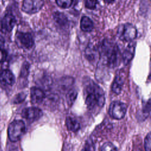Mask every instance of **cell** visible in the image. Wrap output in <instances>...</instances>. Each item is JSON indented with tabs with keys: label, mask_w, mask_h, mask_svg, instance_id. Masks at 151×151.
<instances>
[{
	"label": "cell",
	"mask_w": 151,
	"mask_h": 151,
	"mask_svg": "<svg viewBox=\"0 0 151 151\" xmlns=\"http://www.w3.org/2000/svg\"><path fill=\"white\" fill-rule=\"evenodd\" d=\"M84 93L86 104L88 109L93 110L96 107H102L104 106L105 103L104 91L93 81L89 82L86 86Z\"/></svg>",
	"instance_id": "obj_1"
},
{
	"label": "cell",
	"mask_w": 151,
	"mask_h": 151,
	"mask_svg": "<svg viewBox=\"0 0 151 151\" xmlns=\"http://www.w3.org/2000/svg\"><path fill=\"white\" fill-rule=\"evenodd\" d=\"M100 51L101 57L109 67L114 68L118 64L119 50L114 42L107 39L103 40Z\"/></svg>",
	"instance_id": "obj_2"
},
{
	"label": "cell",
	"mask_w": 151,
	"mask_h": 151,
	"mask_svg": "<svg viewBox=\"0 0 151 151\" xmlns=\"http://www.w3.org/2000/svg\"><path fill=\"white\" fill-rule=\"evenodd\" d=\"M25 125L21 120H15L12 122L8 129V136L11 142L19 140L25 132Z\"/></svg>",
	"instance_id": "obj_3"
},
{
	"label": "cell",
	"mask_w": 151,
	"mask_h": 151,
	"mask_svg": "<svg viewBox=\"0 0 151 151\" xmlns=\"http://www.w3.org/2000/svg\"><path fill=\"white\" fill-rule=\"evenodd\" d=\"M117 35L122 41L131 42L137 37V29L132 24L126 23L119 27Z\"/></svg>",
	"instance_id": "obj_4"
},
{
	"label": "cell",
	"mask_w": 151,
	"mask_h": 151,
	"mask_svg": "<svg viewBox=\"0 0 151 151\" xmlns=\"http://www.w3.org/2000/svg\"><path fill=\"white\" fill-rule=\"evenodd\" d=\"M127 111V106L125 103L119 101L112 102L109 109L110 116L116 120L123 119Z\"/></svg>",
	"instance_id": "obj_5"
},
{
	"label": "cell",
	"mask_w": 151,
	"mask_h": 151,
	"mask_svg": "<svg viewBox=\"0 0 151 151\" xmlns=\"http://www.w3.org/2000/svg\"><path fill=\"white\" fill-rule=\"evenodd\" d=\"M44 3V0H24L21 9L27 14H33L40 11Z\"/></svg>",
	"instance_id": "obj_6"
},
{
	"label": "cell",
	"mask_w": 151,
	"mask_h": 151,
	"mask_svg": "<svg viewBox=\"0 0 151 151\" xmlns=\"http://www.w3.org/2000/svg\"><path fill=\"white\" fill-rule=\"evenodd\" d=\"M17 44L21 47L29 49L34 44V40L31 34L29 32H17L15 35Z\"/></svg>",
	"instance_id": "obj_7"
},
{
	"label": "cell",
	"mask_w": 151,
	"mask_h": 151,
	"mask_svg": "<svg viewBox=\"0 0 151 151\" xmlns=\"http://www.w3.org/2000/svg\"><path fill=\"white\" fill-rule=\"evenodd\" d=\"M21 115L27 120L36 121L42 116V111L38 107H30L23 109Z\"/></svg>",
	"instance_id": "obj_8"
},
{
	"label": "cell",
	"mask_w": 151,
	"mask_h": 151,
	"mask_svg": "<svg viewBox=\"0 0 151 151\" xmlns=\"http://www.w3.org/2000/svg\"><path fill=\"white\" fill-rule=\"evenodd\" d=\"M16 23L15 17L11 14H6L1 19L0 23V28L4 32H11L14 27Z\"/></svg>",
	"instance_id": "obj_9"
},
{
	"label": "cell",
	"mask_w": 151,
	"mask_h": 151,
	"mask_svg": "<svg viewBox=\"0 0 151 151\" xmlns=\"http://www.w3.org/2000/svg\"><path fill=\"white\" fill-rule=\"evenodd\" d=\"M30 96H31V101L32 103L37 104L41 103L45 97V94L42 89L32 87L30 90Z\"/></svg>",
	"instance_id": "obj_10"
},
{
	"label": "cell",
	"mask_w": 151,
	"mask_h": 151,
	"mask_svg": "<svg viewBox=\"0 0 151 151\" xmlns=\"http://www.w3.org/2000/svg\"><path fill=\"white\" fill-rule=\"evenodd\" d=\"M135 47H136V44L131 41L130 43L126 48L124 52H123L122 60H123V63L125 65L128 64L133 58L134 52H135Z\"/></svg>",
	"instance_id": "obj_11"
},
{
	"label": "cell",
	"mask_w": 151,
	"mask_h": 151,
	"mask_svg": "<svg viewBox=\"0 0 151 151\" xmlns=\"http://www.w3.org/2000/svg\"><path fill=\"white\" fill-rule=\"evenodd\" d=\"M14 81V76L9 70L5 69L0 72V82L2 84L11 86Z\"/></svg>",
	"instance_id": "obj_12"
},
{
	"label": "cell",
	"mask_w": 151,
	"mask_h": 151,
	"mask_svg": "<svg viewBox=\"0 0 151 151\" xmlns=\"http://www.w3.org/2000/svg\"><path fill=\"white\" fill-rule=\"evenodd\" d=\"M94 28L93 21L87 16H83L80 21V28L84 32H90Z\"/></svg>",
	"instance_id": "obj_13"
},
{
	"label": "cell",
	"mask_w": 151,
	"mask_h": 151,
	"mask_svg": "<svg viewBox=\"0 0 151 151\" xmlns=\"http://www.w3.org/2000/svg\"><path fill=\"white\" fill-rule=\"evenodd\" d=\"M123 83L124 81L122 77L119 75H117L115 77L111 85L112 91L116 94H120L122 90Z\"/></svg>",
	"instance_id": "obj_14"
},
{
	"label": "cell",
	"mask_w": 151,
	"mask_h": 151,
	"mask_svg": "<svg viewBox=\"0 0 151 151\" xmlns=\"http://www.w3.org/2000/svg\"><path fill=\"white\" fill-rule=\"evenodd\" d=\"M65 124L67 129L73 132L78 131L80 128V124L79 122L76 119L70 116L66 117Z\"/></svg>",
	"instance_id": "obj_15"
},
{
	"label": "cell",
	"mask_w": 151,
	"mask_h": 151,
	"mask_svg": "<svg viewBox=\"0 0 151 151\" xmlns=\"http://www.w3.org/2000/svg\"><path fill=\"white\" fill-rule=\"evenodd\" d=\"M54 21L61 27H66L68 24L67 17L61 12H56L53 15Z\"/></svg>",
	"instance_id": "obj_16"
},
{
	"label": "cell",
	"mask_w": 151,
	"mask_h": 151,
	"mask_svg": "<svg viewBox=\"0 0 151 151\" xmlns=\"http://www.w3.org/2000/svg\"><path fill=\"white\" fill-rule=\"evenodd\" d=\"M77 97V91L76 89L72 88L66 94V101L68 106H71L76 101Z\"/></svg>",
	"instance_id": "obj_17"
},
{
	"label": "cell",
	"mask_w": 151,
	"mask_h": 151,
	"mask_svg": "<svg viewBox=\"0 0 151 151\" xmlns=\"http://www.w3.org/2000/svg\"><path fill=\"white\" fill-rule=\"evenodd\" d=\"M150 101L149 100L146 104V105L143 106L142 110L137 114V117L139 120H142V121H143L149 116L150 110Z\"/></svg>",
	"instance_id": "obj_18"
},
{
	"label": "cell",
	"mask_w": 151,
	"mask_h": 151,
	"mask_svg": "<svg viewBox=\"0 0 151 151\" xmlns=\"http://www.w3.org/2000/svg\"><path fill=\"white\" fill-rule=\"evenodd\" d=\"M85 54L86 58L90 61H94L97 56V51L94 47L88 46L87 47L85 51Z\"/></svg>",
	"instance_id": "obj_19"
},
{
	"label": "cell",
	"mask_w": 151,
	"mask_h": 151,
	"mask_svg": "<svg viewBox=\"0 0 151 151\" xmlns=\"http://www.w3.org/2000/svg\"><path fill=\"white\" fill-rule=\"evenodd\" d=\"M100 151H117V149L113 143L107 142L101 146Z\"/></svg>",
	"instance_id": "obj_20"
},
{
	"label": "cell",
	"mask_w": 151,
	"mask_h": 151,
	"mask_svg": "<svg viewBox=\"0 0 151 151\" xmlns=\"http://www.w3.org/2000/svg\"><path fill=\"white\" fill-rule=\"evenodd\" d=\"M55 2L58 6L61 8L66 9L71 6L73 0H55Z\"/></svg>",
	"instance_id": "obj_21"
},
{
	"label": "cell",
	"mask_w": 151,
	"mask_h": 151,
	"mask_svg": "<svg viewBox=\"0 0 151 151\" xmlns=\"http://www.w3.org/2000/svg\"><path fill=\"white\" fill-rule=\"evenodd\" d=\"M74 83V79L72 77H63L61 80V86L64 87L63 88H66L68 87L71 86Z\"/></svg>",
	"instance_id": "obj_22"
},
{
	"label": "cell",
	"mask_w": 151,
	"mask_h": 151,
	"mask_svg": "<svg viewBox=\"0 0 151 151\" xmlns=\"http://www.w3.org/2000/svg\"><path fill=\"white\" fill-rule=\"evenodd\" d=\"M98 0H85V7L89 9H94L98 4Z\"/></svg>",
	"instance_id": "obj_23"
},
{
	"label": "cell",
	"mask_w": 151,
	"mask_h": 151,
	"mask_svg": "<svg viewBox=\"0 0 151 151\" xmlns=\"http://www.w3.org/2000/svg\"><path fill=\"white\" fill-rule=\"evenodd\" d=\"M144 146L146 151H150L151 150V134L149 133L145 139Z\"/></svg>",
	"instance_id": "obj_24"
},
{
	"label": "cell",
	"mask_w": 151,
	"mask_h": 151,
	"mask_svg": "<svg viewBox=\"0 0 151 151\" xmlns=\"http://www.w3.org/2000/svg\"><path fill=\"white\" fill-rule=\"evenodd\" d=\"M26 97H27V94H25L24 92L20 93L15 96V97L13 101L15 104L20 103L22 102L25 99Z\"/></svg>",
	"instance_id": "obj_25"
},
{
	"label": "cell",
	"mask_w": 151,
	"mask_h": 151,
	"mask_svg": "<svg viewBox=\"0 0 151 151\" xmlns=\"http://www.w3.org/2000/svg\"><path fill=\"white\" fill-rule=\"evenodd\" d=\"M29 64L28 63L25 62L23 64L21 71V76L22 77H27L29 74Z\"/></svg>",
	"instance_id": "obj_26"
},
{
	"label": "cell",
	"mask_w": 151,
	"mask_h": 151,
	"mask_svg": "<svg viewBox=\"0 0 151 151\" xmlns=\"http://www.w3.org/2000/svg\"><path fill=\"white\" fill-rule=\"evenodd\" d=\"M7 57L6 52L5 50L0 49V63L4 62Z\"/></svg>",
	"instance_id": "obj_27"
},
{
	"label": "cell",
	"mask_w": 151,
	"mask_h": 151,
	"mask_svg": "<svg viewBox=\"0 0 151 151\" xmlns=\"http://www.w3.org/2000/svg\"><path fill=\"white\" fill-rule=\"evenodd\" d=\"M91 145L92 144H91L90 142L87 143L84 146V148L83 149L82 151H93V149Z\"/></svg>",
	"instance_id": "obj_28"
},
{
	"label": "cell",
	"mask_w": 151,
	"mask_h": 151,
	"mask_svg": "<svg viewBox=\"0 0 151 151\" xmlns=\"http://www.w3.org/2000/svg\"><path fill=\"white\" fill-rule=\"evenodd\" d=\"M4 42H5V40H4V37L1 35H0V49L4 45Z\"/></svg>",
	"instance_id": "obj_29"
},
{
	"label": "cell",
	"mask_w": 151,
	"mask_h": 151,
	"mask_svg": "<svg viewBox=\"0 0 151 151\" xmlns=\"http://www.w3.org/2000/svg\"><path fill=\"white\" fill-rule=\"evenodd\" d=\"M104 1L107 4H111L114 1V0H104Z\"/></svg>",
	"instance_id": "obj_30"
}]
</instances>
